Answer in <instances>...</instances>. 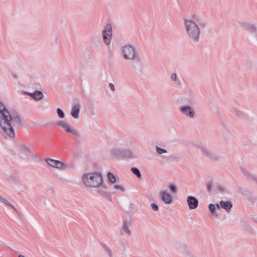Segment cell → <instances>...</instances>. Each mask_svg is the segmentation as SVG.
<instances>
[{
	"label": "cell",
	"instance_id": "cell-1",
	"mask_svg": "<svg viewBox=\"0 0 257 257\" xmlns=\"http://www.w3.org/2000/svg\"><path fill=\"white\" fill-rule=\"evenodd\" d=\"M82 180L84 184L88 187H98L102 185L103 182L102 175L98 172L84 174Z\"/></svg>",
	"mask_w": 257,
	"mask_h": 257
},
{
	"label": "cell",
	"instance_id": "cell-2",
	"mask_svg": "<svg viewBox=\"0 0 257 257\" xmlns=\"http://www.w3.org/2000/svg\"><path fill=\"white\" fill-rule=\"evenodd\" d=\"M184 24L190 38L195 41H198L201 34L199 26L194 22L188 20H184Z\"/></svg>",
	"mask_w": 257,
	"mask_h": 257
},
{
	"label": "cell",
	"instance_id": "cell-3",
	"mask_svg": "<svg viewBox=\"0 0 257 257\" xmlns=\"http://www.w3.org/2000/svg\"><path fill=\"white\" fill-rule=\"evenodd\" d=\"M112 156L119 159H130L134 157L132 151L125 148H114L111 150Z\"/></svg>",
	"mask_w": 257,
	"mask_h": 257
},
{
	"label": "cell",
	"instance_id": "cell-4",
	"mask_svg": "<svg viewBox=\"0 0 257 257\" xmlns=\"http://www.w3.org/2000/svg\"><path fill=\"white\" fill-rule=\"evenodd\" d=\"M0 127L4 132L10 138H14L15 137V131L10 123L2 117H0Z\"/></svg>",
	"mask_w": 257,
	"mask_h": 257
},
{
	"label": "cell",
	"instance_id": "cell-5",
	"mask_svg": "<svg viewBox=\"0 0 257 257\" xmlns=\"http://www.w3.org/2000/svg\"><path fill=\"white\" fill-rule=\"evenodd\" d=\"M122 55L125 58L129 60L135 59L136 56L135 49L130 45H127L124 46L122 49Z\"/></svg>",
	"mask_w": 257,
	"mask_h": 257
},
{
	"label": "cell",
	"instance_id": "cell-6",
	"mask_svg": "<svg viewBox=\"0 0 257 257\" xmlns=\"http://www.w3.org/2000/svg\"><path fill=\"white\" fill-rule=\"evenodd\" d=\"M112 28L111 24H108L102 31V38L104 43L107 45H109L111 43L112 37Z\"/></svg>",
	"mask_w": 257,
	"mask_h": 257
},
{
	"label": "cell",
	"instance_id": "cell-7",
	"mask_svg": "<svg viewBox=\"0 0 257 257\" xmlns=\"http://www.w3.org/2000/svg\"><path fill=\"white\" fill-rule=\"evenodd\" d=\"M46 163L52 166L53 167L56 168L58 169H64L66 167L64 163L61 162L60 161L54 160V159H50V158H47L45 160Z\"/></svg>",
	"mask_w": 257,
	"mask_h": 257
},
{
	"label": "cell",
	"instance_id": "cell-8",
	"mask_svg": "<svg viewBox=\"0 0 257 257\" xmlns=\"http://www.w3.org/2000/svg\"><path fill=\"white\" fill-rule=\"evenodd\" d=\"M57 124L59 127L61 128L63 130H64L65 132L71 133L75 136L78 135V133L77 131H76L74 129H73L72 128H71L70 126L68 125L67 124L65 123L64 122H58Z\"/></svg>",
	"mask_w": 257,
	"mask_h": 257
},
{
	"label": "cell",
	"instance_id": "cell-9",
	"mask_svg": "<svg viewBox=\"0 0 257 257\" xmlns=\"http://www.w3.org/2000/svg\"><path fill=\"white\" fill-rule=\"evenodd\" d=\"M0 114L7 121L9 122L12 121V118L11 117L10 113L9 112L8 110L2 102H0Z\"/></svg>",
	"mask_w": 257,
	"mask_h": 257
},
{
	"label": "cell",
	"instance_id": "cell-10",
	"mask_svg": "<svg viewBox=\"0 0 257 257\" xmlns=\"http://www.w3.org/2000/svg\"><path fill=\"white\" fill-rule=\"evenodd\" d=\"M24 94H26L29 96L31 97L32 98H33L34 100L36 101H39V100H41L42 98H43V94H42V92H41L40 91H35L34 93H30V92H22Z\"/></svg>",
	"mask_w": 257,
	"mask_h": 257
},
{
	"label": "cell",
	"instance_id": "cell-11",
	"mask_svg": "<svg viewBox=\"0 0 257 257\" xmlns=\"http://www.w3.org/2000/svg\"><path fill=\"white\" fill-rule=\"evenodd\" d=\"M180 110L182 113L188 117L193 118L195 117V111L191 107H189V106H184L181 108Z\"/></svg>",
	"mask_w": 257,
	"mask_h": 257
},
{
	"label": "cell",
	"instance_id": "cell-12",
	"mask_svg": "<svg viewBox=\"0 0 257 257\" xmlns=\"http://www.w3.org/2000/svg\"><path fill=\"white\" fill-rule=\"evenodd\" d=\"M187 203L191 209H195L199 204V201L196 198L193 197H189L187 198Z\"/></svg>",
	"mask_w": 257,
	"mask_h": 257
},
{
	"label": "cell",
	"instance_id": "cell-13",
	"mask_svg": "<svg viewBox=\"0 0 257 257\" xmlns=\"http://www.w3.org/2000/svg\"><path fill=\"white\" fill-rule=\"evenodd\" d=\"M240 25H242V27L248 31L252 33H255L256 32V27L255 25L250 23L248 22H244V23H240Z\"/></svg>",
	"mask_w": 257,
	"mask_h": 257
},
{
	"label": "cell",
	"instance_id": "cell-14",
	"mask_svg": "<svg viewBox=\"0 0 257 257\" xmlns=\"http://www.w3.org/2000/svg\"><path fill=\"white\" fill-rule=\"evenodd\" d=\"M160 197L163 201L167 204H169L172 201V199L171 195L166 191H162L160 193Z\"/></svg>",
	"mask_w": 257,
	"mask_h": 257
},
{
	"label": "cell",
	"instance_id": "cell-15",
	"mask_svg": "<svg viewBox=\"0 0 257 257\" xmlns=\"http://www.w3.org/2000/svg\"><path fill=\"white\" fill-rule=\"evenodd\" d=\"M80 111V106L78 104L74 105L72 108L71 111V115L74 118L78 119L79 117V113Z\"/></svg>",
	"mask_w": 257,
	"mask_h": 257
},
{
	"label": "cell",
	"instance_id": "cell-16",
	"mask_svg": "<svg viewBox=\"0 0 257 257\" xmlns=\"http://www.w3.org/2000/svg\"><path fill=\"white\" fill-rule=\"evenodd\" d=\"M220 205L222 209H225L226 211L228 213L230 212V209L232 207V203H231L230 201L224 202L223 201H221L220 203Z\"/></svg>",
	"mask_w": 257,
	"mask_h": 257
},
{
	"label": "cell",
	"instance_id": "cell-17",
	"mask_svg": "<svg viewBox=\"0 0 257 257\" xmlns=\"http://www.w3.org/2000/svg\"><path fill=\"white\" fill-rule=\"evenodd\" d=\"M101 245L102 246V247L104 248V249H105V251H106V252L110 256V257H113V252L112 251L111 249L108 247L107 245L104 244V243H101Z\"/></svg>",
	"mask_w": 257,
	"mask_h": 257
},
{
	"label": "cell",
	"instance_id": "cell-18",
	"mask_svg": "<svg viewBox=\"0 0 257 257\" xmlns=\"http://www.w3.org/2000/svg\"><path fill=\"white\" fill-rule=\"evenodd\" d=\"M0 202H1L3 203H4L5 205H6L7 206H8L9 207H10L11 208H12L16 211L15 207H13V205L12 204H11L10 203H9L8 201H7L6 199H4L1 197H0Z\"/></svg>",
	"mask_w": 257,
	"mask_h": 257
},
{
	"label": "cell",
	"instance_id": "cell-19",
	"mask_svg": "<svg viewBox=\"0 0 257 257\" xmlns=\"http://www.w3.org/2000/svg\"><path fill=\"white\" fill-rule=\"evenodd\" d=\"M123 230L125 232L126 234H128V235L131 234V231H130V230L129 228V227H128V226L127 222H126V221L124 222Z\"/></svg>",
	"mask_w": 257,
	"mask_h": 257
},
{
	"label": "cell",
	"instance_id": "cell-20",
	"mask_svg": "<svg viewBox=\"0 0 257 257\" xmlns=\"http://www.w3.org/2000/svg\"><path fill=\"white\" fill-rule=\"evenodd\" d=\"M131 171L138 178H140L141 177V172H140L139 170L138 169V168H137L136 167L132 168V169H131Z\"/></svg>",
	"mask_w": 257,
	"mask_h": 257
},
{
	"label": "cell",
	"instance_id": "cell-21",
	"mask_svg": "<svg viewBox=\"0 0 257 257\" xmlns=\"http://www.w3.org/2000/svg\"><path fill=\"white\" fill-rule=\"evenodd\" d=\"M99 193H100V194L101 195H102V197H104L105 198L107 199H108L109 201H111V195L109 194V193L104 192V191H101V192L100 191Z\"/></svg>",
	"mask_w": 257,
	"mask_h": 257
},
{
	"label": "cell",
	"instance_id": "cell-22",
	"mask_svg": "<svg viewBox=\"0 0 257 257\" xmlns=\"http://www.w3.org/2000/svg\"><path fill=\"white\" fill-rule=\"evenodd\" d=\"M108 178L109 179V180L113 183H115L116 182V180L115 178V176L113 175V174L111 173H108Z\"/></svg>",
	"mask_w": 257,
	"mask_h": 257
},
{
	"label": "cell",
	"instance_id": "cell-23",
	"mask_svg": "<svg viewBox=\"0 0 257 257\" xmlns=\"http://www.w3.org/2000/svg\"><path fill=\"white\" fill-rule=\"evenodd\" d=\"M169 187V189L172 192H173V193H176V191H177V187H176V186L175 184H172V183L171 184H170Z\"/></svg>",
	"mask_w": 257,
	"mask_h": 257
},
{
	"label": "cell",
	"instance_id": "cell-24",
	"mask_svg": "<svg viewBox=\"0 0 257 257\" xmlns=\"http://www.w3.org/2000/svg\"><path fill=\"white\" fill-rule=\"evenodd\" d=\"M156 151H157V153L159 154H162L163 153H167V151L166 150H165L164 149H163L160 148H159L158 146L156 147Z\"/></svg>",
	"mask_w": 257,
	"mask_h": 257
},
{
	"label": "cell",
	"instance_id": "cell-25",
	"mask_svg": "<svg viewBox=\"0 0 257 257\" xmlns=\"http://www.w3.org/2000/svg\"><path fill=\"white\" fill-rule=\"evenodd\" d=\"M57 113L58 114L59 117L60 118H63L64 117V114L63 112V111L60 109H58L57 110Z\"/></svg>",
	"mask_w": 257,
	"mask_h": 257
},
{
	"label": "cell",
	"instance_id": "cell-26",
	"mask_svg": "<svg viewBox=\"0 0 257 257\" xmlns=\"http://www.w3.org/2000/svg\"><path fill=\"white\" fill-rule=\"evenodd\" d=\"M114 188L115 189H117V190H121L122 191H125V189L124 188V187L121 186V185H116L114 186Z\"/></svg>",
	"mask_w": 257,
	"mask_h": 257
},
{
	"label": "cell",
	"instance_id": "cell-27",
	"mask_svg": "<svg viewBox=\"0 0 257 257\" xmlns=\"http://www.w3.org/2000/svg\"><path fill=\"white\" fill-rule=\"evenodd\" d=\"M207 189L208 191H211V189H212V187H213V182L211 181L208 182L207 184Z\"/></svg>",
	"mask_w": 257,
	"mask_h": 257
},
{
	"label": "cell",
	"instance_id": "cell-28",
	"mask_svg": "<svg viewBox=\"0 0 257 257\" xmlns=\"http://www.w3.org/2000/svg\"><path fill=\"white\" fill-rule=\"evenodd\" d=\"M209 210L211 211L212 213H215V207L214 205H213V204H211V205H209Z\"/></svg>",
	"mask_w": 257,
	"mask_h": 257
},
{
	"label": "cell",
	"instance_id": "cell-29",
	"mask_svg": "<svg viewBox=\"0 0 257 257\" xmlns=\"http://www.w3.org/2000/svg\"><path fill=\"white\" fill-rule=\"evenodd\" d=\"M151 207H152V209L154 211H157L158 210V207L157 206V205L156 204H155L154 203H153L151 205Z\"/></svg>",
	"mask_w": 257,
	"mask_h": 257
},
{
	"label": "cell",
	"instance_id": "cell-30",
	"mask_svg": "<svg viewBox=\"0 0 257 257\" xmlns=\"http://www.w3.org/2000/svg\"><path fill=\"white\" fill-rule=\"evenodd\" d=\"M176 78H177L176 74L175 73H173V74L171 75L172 80H174V81H175L176 80Z\"/></svg>",
	"mask_w": 257,
	"mask_h": 257
},
{
	"label": "cell",
	"instance_id": "cell-31",
	"mask_svg": "<svg viewBox=\"0 0 257 257\" xmlns=\"http://www.w3.org/2000/svg\"><path fill=\"white\" fill-rule=\"evenodd\" d=\"M110 88H111V90H112L113 91H114L115 90V86H114L113 85V84H110Z\"/></svg>",
	"mask_w": 257,
	"mask_h": 257
},
{
	"label": "cell",
	"instance_id": "cell-32",
	"mask_svg": "<svg viewBox=\"0 0 257 257\" xmlns=\"http://www.w3.org/2000/svg\"><path fill=\"white\" fill-rule=\"evenodd\" d=\"M218 188H219V189H220V190H221L222 191H224V188H222V186H221V187H220V186H219V187H218Z\"/></svg>",
	"mask_w": 257,
	"mask_h": 257
},
{
	"label": "cell",
	"instance_id": "cell-33",
	"mask_svg": "<svg viewBox=\"0 0 257 257\" xmlns=\"http://www.w3.org/2000/svg\"><path fill=\"white\" fill-rule=\"evenodd\" d=\"M19 257H25V256H24L23 255H20L19 256Z\"/></svg>",
	"mask_w": 257,
	"mask_h": 257
}]
</instances>
